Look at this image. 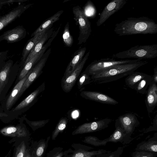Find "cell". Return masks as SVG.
I'll return each mask as SVG.
<instances>
[{"instance_id":"cell-1","label":"cell","mask_w":157,"mask_h":157,"mask_svg":"<svg viewBox=\"0 0 157 157\" xmlns=\"http://www.w3.org/2000/svg\"><path fill=\"white\" fill-rule=\"evenodd\" d=\"M114 31L119 36L155 34L157 33V24L147 17H129L116 24Z\"/></svg>"},{"instance_id":"cell-2","label":"cell","mask_w":157,"mask_h":157,"mask_svg":"<svg viewBox=\"0 0 157 157\" xmlns=\"http://www.w3.org/2000/svg\"><path fill=\"white\" fill-rule=\"evenodd\" d=\"M148 63L146 61L140 60L113 66L90 76L91 82L101 84L117 80L128 76Z\"/></svg>"},{"instance_id":"cell-3","label":"cell","mask_w":157,"mask_h":157,"mask_svg":"<svg viewBox=\"0 0 157 157\" xmlns=\"http://www.w3.org/2000/svg\"><path fill=\"white\" fill-rule=\"evenodd\" d=\"M157 56V44L137 45L128 50L114 54L112 57L114 59L135 58L142 59H152Z\"/></svg>"},{"instance_id":"cell-4","label":"cell","mask_w":157,"mask_h":157,"mask_svg":"<svg viewBox=\"0 0 157 157\" xmlns=\"http://www.w3.org/2000/svg\"><path fill=\"white\" fill-rule=\"evenodd\" d=\"M74 19L76 24L78 25L79 35L78 39V44L85 43L92 31L90 22L85 16L83 9L79 6H74L72 8Z\"/></svg>"},{"instance_id":"cell-5","label":"cell","mask_w":157,"mask_h":157,"mask_svg":"<svg viewBox=\"0 0 157 157\" xmlns=\"http://www.w3.org/2000/svg\"><path fill=\"white\" fill-rule=\"evenodd\" d=\"M140 60L138 59L117 60L112 58L101 59L92 62L85 71L91 76L115 65L133 63Z\"/></svg>"},{"instance_id":"cell-6","label":"cell","mask_w":157,"mask_h":157,"mask_svg":"<svg viewBox=\"0 0 157 157\" xmlns=\"http://www.w3.org/2000/svg\"><path fill=\"white\" fill-rule=\"evenodd\" d=\"M112 121L109 118L86 123L78 126L72 133L73 135L99 131L108 127Z\"/></svg>"},{"instance_id":"cell-7","label":"cell","mask_w":157,"mask_h":157,"mask_svg":"<svg viewBox=\"0 0 157 157\" xmlns=\"http://www.w3.org/2000/svg\"><path fill=\"white\" fill-rule=\"evenodd\" d=\"M0 133L3 136L12 138L9 141L10 144L20 139L29 140L30 136L25 126L20 125L4 127L0 129Z\"/></svg>"},{"instance_id":"cell-8","label":"cell","mask_w":157,"mask_h":157,"mask_svg":"<svg viewBox=\"0 0 157 157\" xmlns=\"http://www.w3.org/2000/svg\"><path fill=\"white\" fill-rule=\"evenodd\" d=\"M51 52V49L50 48L44 53L38 63L33 68L32 71L24 84L20 92L18 97L21 95L32 83L42 73V69L45 65Z\"/></svg>"},{"instance_id":"cell-9","label":"cell","mask_w":157,"mask_h":157,"mask_svg":"<svg viewBox=\"0 0 157 157\" xmlns=\"http://www.w3.org/2000/svg\"><path fill=\"white\" fill-rule=\"evenodd\" d=\"M90 52H88L84 56L81 62L75 70L65 78H62L61 86L65 92H70L76 83L84 65L87 60Z\"/></svg>"},{"instance_id":"cell-10","label":"cell","mask_w":157,"mask_h":157,"mask_svg":"<svg viewBox=\"0 0 157 157\" xmlns=\"http://www.w3.org/2000/svg\"><path fill=\"white\" fill-rule=\"evenodd\" d=\"M72 147L74 149L72 153L63 157H96L99 155L110 151L105 149L89 151L94 148L78 144H72Z\"/></svg>"},{"instance_id":"cell-11","label":"cell","mask_w":157,"mask_h":157,"mask_svg":"<svg viewBox=\"0 0 157 157\" xmlns=\"http://www.w3.org/2000/svg\"><path fill=\"white\" fill-rule=\"evenodd\" d=\"M127 0H113L104 8L96 22V25L100 26L103 24L112 15L121 9L127 3Z\"/></svg>"},{"instance_id":"cell-12","label":"cell","mask_w":157,"mask_h":157,"mask_svg":"<svg viewBox=\"0 0 157 157\" xmlns=\"http://www.w3.org/2000/svg\"><path fill=\"white\" fill-rule=\"evenodd\" d=\"M33 4L19 5L5 15L0 16V31L19 17Z\"/></svg>"},{"instance_id":"cell-13","label":"cell","mask_w":157,"mask_h":157,"mask_svg":"<svg viewBox=\"0 0 157 157\" xmlns=\"http://www.w3.org/2000/svg\"><path fill=\"white\" fill-rule=\"evenodd\" d=\"M27 34L25 29L22 25L7 30L0 36V42L6 40L8 43L17 42L24 38Z\"/></svg>"},{"instance_id":"cell-14","label":"cell","mask_w":157,"mask_h":157,"mask_svg":"<svg viewBox=\"0 0 157 157\" xmlns=\"http://www.w3.org/2000/svg\"><path fill=\"white\" fill-rule=\"evenodd\" d=\"M80 96L86 99L94 101L101 103L116 105L118 102L108 95L99 92L82 91Z\"/></svg>"},{"instance_id":"cell-15","label":"cell","mask_w":157,"mask_h":157,"mask_svg":"<svg viewBox=\"0 0 157 157\" xmlns=\"http://www.w3.org/2000/svg\"><path fill=\"white\" fill-rule=\"evenodd\" d=\"M117 119L122 128L131 135L140 124L137 117L132 113H127L121 115Z\"/></svg>"},{"instance_id":"cell-16","label":"cell","mask_w":157,"mask_h":157,"mask_svg":"<svg viewBox=\"0 0 157 157\" xmlns=\"http://www.w3.org/2000/svg\"><path fill=\"white\" fill-rule=\"evenodd\" d=\"M115 127L113 133L107 138L108 142H120L124 145L130 143L132 140L131 135L122 128L117 119L115 121Z\"/></svg>"},{"instance_id":"cell-17","label":"cell","mask_w":157,"mask_h":157,"mask_svg":"<svg viewBox=\"0 0 157 157\" xmlns=\"http://www.w3.org/2000/svg\"><path fill=\"white\" fill-rule=\"evenodd\" d=\"M146 94L145 103L148 113H150L153 112L157 105V83L152 81Z\"/></svg>"},{"instance_id":"cell-18","label":"cell","mask_w":157,"mask_h":157,"mask_svg":"<svg viewBox=\"0 0 157 157\" xmlns=\"http://www.w3.org/2000/svg\"><path fill=\"white\" fill-rule=\"evenodd\" d=\"M86 47L79 48L74 53L72 58L68 64L62 78H65L71 74L78 66L86 52Z\"/></svg>"},{"instance_id":"cell-19","label":"cell","mask_w":157,"mask_h":157,"mask_svg":"<svg viewBox=\"0 0 157 157\" xmlns=\"http://www.w3.org/2000/svg\"><path fill=\"white\" fill-rule=\"evenodd\" d=\"M45 83L44 82L17 105L13 110H20L29 106L32 103L35 102L38 99L39 96L45 90Z\"/></svg>"},{"instance_id":"cell-20","label":"cell","mask_w":157,"mask_h":157,"mask_svg":"<svg viewBox=\"0 0 157 157\" xmlns=\"http://www.w3.org/2000/svg\"><path fill=\"white\" fill-rule=\"evenodd\" d=\"M53 28H51L46 30L41 38L39 40L28 55L24 65L30 60L42 49L45 43L51 37L53 32Z\"/></svg>"},{"instance_id":"cell-21","label":"cell","mask_w":157,"mask_h":157,"mask_svg":"<svg viewBox=\"0 0 157 157\" xmlns=\"http://www.w3.org/2000/svg\"><path fill=\"white\" fill-rule=\"evenodd\" d=\"M33 68L19 81L13 89L6 101V107L7 110L10 109L15 103L24 84L32 72Z\"/></svg>"},{"instance_id":"cell-22","label":"cell","mask_w":157,"mask_h":157,"mask_svg":"<svg viewBox=\"0 0 157 157\" xmlns=\"http://www.w3.org/2000/svg\"><path fill=\"white\" fill-rule=\"evenodd\" d=\"M135 151L157 152V133L146 141L138 144L135 148Z\"/></svg>"},{"instance_id":"cell-23","label":"cell","mask_w":157,"mask_h":157,"mask_svg":"<svg viewBox=\"0 0 157 157\" xmlns=\"http://www.w3.org/2000/svg\"><path fill=\"white\" fill-rule=\"evenodd\" d=\"M50 136L34 142L31 146L33 157H42L48 147Z\"/></svg>"},{"instance_id":"cell-24","label":"cell","mask_w":157,"mask_h":157,"mask_svg":"<svg viewBox=\"0 0 157 157\" xmlns=\"http://www.w3.org/2000/svg\"><path fill=\"white\" fill-rule=\"evenodd\" d=\"M63 13V10H59L46 20L32 34L31 37L34 36L37 33L44 32L51 28L53 23L59 20L60 16Z\"/></svg>"},{"instance_id":"cell-25","label":"cell","mask_w":157,"mask_h":157,"mask_svg":"<svg viewBox=\"0 0 157 157\" xmlns=\"http://www.w3.org/2000/svg\"><path fill=\"white\" fill-rule=\"evenodd\" d=\"M13 63L12 60L9 59L0 70V94L7 82L9 75Z\"/></svg>"},{"instance_id":"cell-26","label":"cell","mask_w":157,"mask_h":157,"mask_svg":"<svg viewBox=\"0 0 157 157\" xmlns=\"http://www.w3.org/2000/svg\"><path fill=\"white\" fill-rule=\"evenodd\" d=\"M29 140L22 139L14 142L13 157H24L26 151L29 146Z\"/></svg>"},{"instance_id":"cell-27","label":"cell","mask_w":157,"mask_h":157,"mask_svg":"<svg viewBox=\"0 0 157 157\" xmlns=\"http://www.w3.org/2000/svg\"><path fill=\"white\" fill-rule=\"evenodd\" d=\"M46 31L36 34L27 41L23 48L22 53L21 60L22 62L24 63L33 47L39 40L41 38Z\"/></svg>"},{"instance_id":"cell-28","label":"cell","mask_w":157,"mask_h":157,"mask_svg":"<svg viewBox=\"0 0 157 157\" xmlns=\"http://www.w3.org/2000/svg\"><path fill=\"white\" fill-rule=\"evenodd\" d=\"M148 75L138 72L134 71L127 76L125 79V83L127 86L133 89L138 82L142 79L148 76Z\"/></svg>"},{"instance_id":"cell-29","label":"cell","mask_w":157,"mask_h":157,"mask_svg":"<svg viewBox=\"0 0 157 157\" xmlns=\"http://www.w3.org/2000/svg\"><path fill=\"white\" fill-rule=\"evenodd\" d=\"M152 81V76H148L140 80L135 87L134 90L142 94H146L149 86Z\"/></svg>"},{"instance_id":"cell-30","label":"cell","mask_w":157,"mask_h":157,"mask_svg":"<svg viewBox=\"0 0 157 157\" xmlns=\"http://www.w3.org/2000/svg\"><path fill=\"white\" fill-rule=\"evenodd\" d=\"M73 151L71 148L64 151L62 147H56L48 152L46 157H63L72 153Z\"/></svg>"},{"instance_id":"cell-31","label":"cell","mask_w":157,"mask_h":157,"mask_svg":"<svg viewBox=\"0 0 157 157\" xmlns=\"http://www.w3.org/2000/svg\"><path fill=\"white\" fill-rule=\"evenodd\" d=\"M68 123V119L65 117H62L59 121L52 135V139L55 140L59 134L62 132L66 128Z\"/></svg>"},{"instance_id":"cell-32","label":"cell","mask_w":157,"mask_h":157,"mask_svg":"<svg viewBox=\"0 0 157 157\" xmlns=\"http://www.w3.org/2000/svg\"><path fill=\"white\" fill-rule=\"evenodd\" d=\"M82 141L84 143L96 147L105 146L108 142L107 138L100 140L97 137L92 136L85 137Z\"/></svg>"},{"instance_id":"cell-33","label":"cell","mask_w":157,"mask_h":157,"mask_svg":"<svg viewBox=\"0 0 157 157\" xmlns=\"http://www.w3.org/2000/svg\"><path fill=\"white\" fill-rule=\"evenodd\" d=\"M91 82L90 76L85 71L79 75L78 81V87L79 90L82 91L83 86Z\"/></svg>"},{"instance_id":"cell-34","label":"cell","mask_w":157,"mask_h":157,"mask_svg":"<svg viewBox=\"0 0 157 157\" xmlns=\"http://www.w3.org/2000/svg\"><path fill=\"white\" fill-rule=\"evenodd\" d=\"M69 22L66 24L63 33L62 37L63 42L67 47H71L73 43V39L69 31Z\"/></svg>"},{"instance_id":"cell-35","label":"cell","mask_w":157,"mask_h":157,"mask_svg":"<svg viewBox=\"0 0 157 157\" xmlns=\"http://www.w3.org/2000/svg\"><path fill=\"white\" fill-rule=\"evenodd\" d=\"M83 10L85 16L87 18H93L96 15V9L93 4L90 1H88L83 7Z\"/></svg>"},{"instance_id":"cell-36","label":"cell","mask_w":157,"mask_h":157,"mask_svg":"<svg viewBox=\"0 0 157 157\" xmlns=\"http://www.w3.org/2000/svg\"><path fill=\"white\" fill-rule=\"evenodd\" d=\"M124 151V147H119L113 151H109L99 155L96 157H120Z\"/></svg>"},{"instance_id":"cell-37","label":"cell","mask_w":157,"mask_h":157,"mask_svg":"<svg viewBox=\"0 0 157 157\" xmlns=\"http://www.w3.org/2000/svg\"><path fill=\"white\" fill-rule=\"evenodd\" d=\"M49 119L40 120L35 121H28L27 122L33 131L44 126L49 122Z\"/></svg>"},{"instance_id":"cell-38","label":"cell","mask_w":157,"mask_h":157,"mask_svg":"<svg viewBox=\"0 0 157 157\" xmlns=\"http://www.w3.org/2000/svg\"><path fill=\"white\" fill-rule=\"evenodd\" d=\"M132 157H156L157 152L135 151L132 152Z\"/></svg>"},{"instance_id":"cell-39","label":"cell","mask_w":157,"mask_h":157,"mask_svg":"<svg viewBox=\"0 0 157 157\" xmlns=\"http://www.w3.org/2000/svg\"><path fill=\"white\" fill-rule=\"evenodd\" d=\"M157 130V114H156L153 120L152 125L150 126L144 133H147L153 131Z\"/></svg>"},{"instance_id":"cell-40","label":"cell","mask_w":157,"mask_h":157,"mask_svg":"<svg viewBox=\"0 0 157 157\" xmlns=\"http://www.w3.org/2000/svg\"><path fill=\"white\" fill-rule=\"evenodd\" d=\"M27 0H0V2L2 5L15 2H22Z\"/></svg>"},{"instance_id":"cell-41","label":"cell","mask_w":157,"mask_h":157,"mask_svg":"<svg viewBox=\"0 0 157 157\" xmlns=\"http://www.w3.org/2000/svg\"><path fill=\"white\" fill-rule=\"evenodd\" d=\"M8 51L0 52V63L5 61L6 59Z\"/></svg>"},{"instance_id":"cell-42","label":"cell","mask_w":157,"mask_h":157,"mask_svg":"<svg viewBox=\"0 0 157 157\" xmlns=\"http://www.w3.org/2000/svg\"><path fill=\"white\" fill-rule=\"evenodd\" d=\"M152 81L155 83H157V66L154 68V74L152 76Z\"/></svg>"},{"instance_id":"cell-43","label":"cell","mask_w":157,"mask_h":157,"mask_svg":"<svg viewBox=\"0 0 157 157\" xmlns=\"http://www.w3.org/2000/svg\"><path fill=\"white\" fill-rule=\"evenodd\" d=\"M24 157H33L31 146H29L26 149Z\"/></svg>"},{"instance_id":"cell-44","label":"cell","mask_w":157,"mask_h":157,"mask_svg":"<svg viewBox=\"0 0 157 157\" xmlns=\"http://www.w3.org/2000/svg\"><path fill=\"white\" fill-rule=\"evenodd\" d=\"M11 153V150H10L8 153L4 157H10Z\"/></svg>"},{"instance_id":"cell-45","label":"cell","mask_w":157,"mask_h":157,"mask_svg":"<svg viewBox=\"0 0 157 157\" xmlns=\"http://www.w3.org/2000/svg\"><path fill=\"white\" fill-rule=\"evenodd\" d=\"M2 6L3 5L0 2V10L2 8Z\"/></svg>"}]
</instances>
